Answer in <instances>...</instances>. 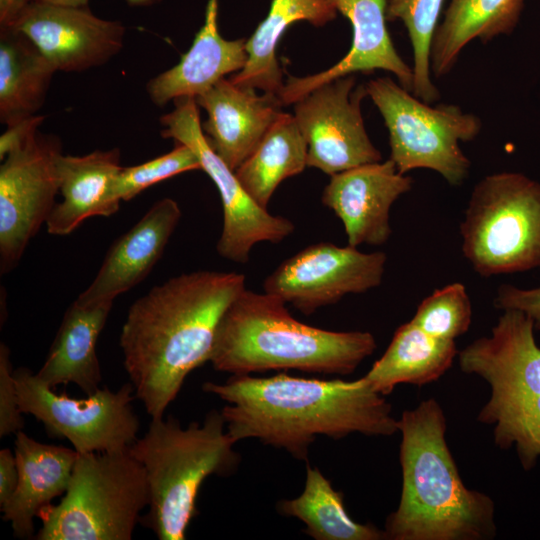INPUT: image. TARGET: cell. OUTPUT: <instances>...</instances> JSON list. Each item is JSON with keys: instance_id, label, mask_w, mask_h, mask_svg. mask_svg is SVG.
<instances>
[{"instance_id": "1", "label": "cell", "mask_w": 540, "mask_h": 540, "mask_svg": "<svg viewBox=\"0 0 540 540\" xmlns=\"http://www.w3.org/2000/svg\"><path fill=\"white\" fill-rule=\"evenodd\" d=\"M241 273L200 270L154 286L130 306L120 334L125 370L151 419L211 357L218 325L246 288Z\"/></svg>"}, {"instance_id": "2", "label": "cell", "mask_w": 540, "mask_h": 540, "mask_svg": "<svg viewBox=\"0 0 540 540\" xmlns=\"http://www.w3.org/2000/svg\"><path fill=\"white\" fill-rule=\"evenodd\" d=\"M205 392L228 404L221 411L236 443L257 439L306 460L316 437L334 440L352 433L391 436L398 420L383 395L361 377L354 381L232 375L224 383L205 382Z\"/></svg>"}, {"instance_id": "3", "label": "cell", "mask_w": 540, "mask_h": 540, "mask_svg": "<svg viewBox=\"0 0 540 540\" xmlns=\"http://www.w3.org/2000/svg\"><path fill=\"white\" fill-rule=\"evenodd\" d=\"M446 418L434 399L405 410L398 420L402 491L386 518L389 540H490L495 503L467 488L446 442Z\"/></svg>"}, {"instance_id": "4", "label": "cell", "mask_w": 540, "mask_h": 540, "mask_svg": "<svg viewBox=\"0 0 540 540\" xmlns=\"http://www.w3.org/2000/svg\"><path fill=\"white\" fill-rule=\"evenodd\" d=\"M272 294L244 289L224 313L209 362L250 375L270 370L348 375L377 348L370 332L330 331L304 324Z\"/></svg>"}, {"instance_id": "5", "label": "cell", "mask_w": 540, "mask_h": 540, "mask_svg": "<svg viewBox=\"0 0 540 540\" xmlns=\"http://www.w3.org/2000/svg\"><path fill=\"white\" fill-rule=\"evenodd\" d=\"M234 444L217 410L187 427L173 416L151 419L130 452L143 466L148 485L149 510L142 521L160 540L185 539L204 480L236 470L240 455Z\"/></svg>"}, {"instance_id": "6", "label": "cell", "mask_w": 540, "mask_h": 540, "mask_svg": "<svg viewBox=\"0 0 540 540\" xmlns=\"http://www.w3.org/2000/svg\"><path fill=\"white\" fill-rule=\"evenodd\" d=\"M534 330L528 315L506 309L489 336L458 352L461 371L482 378L491 389L478 421L492 427L499 448H516L525 470L540 457V347Z\"/></svg>"}, {"instance_id": "7", "label": "cell", "mask_w": 540, "mask_h": 540, "mask_svg": "<svg viewBox=\"0 0 540 540\" xmlns=\"http://www.w3.org/2000/svg\"><path fill=\"white\" fill-rule=\"evenodd\" d=\"M146 475L130 448L78 454L61 501L41 511L39 540H130L149 505Z\"/></svg>"}, {"instance_id": "8", "label": "cell", "mask_w": 540, "mask_h": 540, "mask_svg": "<svg viewBox=\"0 0 540 540\" xmlns=\"http://www.w3.org/2000/svg\"><path fill=\"white\" fill-rule=\"evenodd\" d=\"M462 252L484 277L540 267V183L518 172L485 176L460 225Z\"/></svg>"}, {"instance_id": "9", "label": "cell", "mask_w": 540, "mask_h": 540, "mask_svg": "<svg viewBox=\"0 0 540 540\" xmlns=\"http://www.w3.org/2000/svg\"><path fill=\"white\" fill-rule=\"evenodd\" d=\"M365 89L384 119L399 173L427 168L453 186L466 180L471 162L459 142L478 136V116L453 104L430 106L389 77L370 80Z\"/></svg>"}, {"instance_id": "10", "label": "cell", "mask_w": 540, "mask_h": 540, "mask_svg": "<svg viewBox=\"0 0 540 540\" xmlns=\"http://www.w3.org/2000/svg\"><path fill=\"white\" fill-rule=\"evenodd\" d=\"M14 378L23 414L42 422L51 436L67 439L78 454L126 450L138 439L131 382L116 391L99 388L79 399L57 394L25 367L14 370Z\"/></svg>"}, {"instance_id": "11", "label": "cell", "mask_w": 540, "mask_h": 540, "mask_svg": "<svg viewBox=\"0 0 540 540\" xmlns=\"http://www.w3.org/2000/svg\"><path fill=\"white\" fill-rule=\"evenodd\" d=\"M174 104V110L160 118L164 127L161 136L190 147L199 159L201 170L219 192L223 226L216 245L218 254L234 263L245 264L256 244H276L290 236L295 230L294 223L259 206L243 188L235 171L211 148L202 131L195 99L179 98Z\"/></svg>"}, {"instance_id": "12", "label": "cell", "mask_w": 540, "mask_h": 540, "mask_svg": "<svg viewBox=\"0 0 540 540\" xmlns=\"http://www.w3.org/2000/svg\"><path fill=\"white\" fill-rule=\"evenodd\" d=\"M61 143L36 131L0 166V272L13 270L52 211L59 193Z\"/></svg>"}, {"instance_id": "13", "label": "cell", "mask_w": 540, "mask_h": 540, "mask_svg": "<svg viewBox=\"0 0 540 540\" xmlns=\"http://www.w3.org/2000/svg\"><path fill=\"white\" fill-rule=\"evenodd\" d=\"M387 256L364 253L329 242L309 245L283 261L263 283L264 292L281 298L305 315L378 287Z\"/></svg>"}, {"instance_id": "14", "label": "cell", "mask_w": 540, "mask_h": 540, "mask_svg": "<svg viewBox=\"0 0 540 540\" xmlns=\"http://www.w3.org/2000/svg\"><path fill=\"white\" fill-rule=\"evenodd\" d=\"M365 96V85L356 86L351 74L314 88L294 103V117L307 142V166L331 176L382 160L364 126Z\"/></svg>"}, {"instance_id": "15", "label": "cell", "mask_w": 540, "mask_h": 540, "mask_svg": "<svg viewBox=\"0 0 540 540\" xmlns=\"http://www.w3.org/2000/svg\"><path fill=\"white\" fill-rule=\"evenodd\" d=\"M26 36L56 71L81 72L107 63L124 46L126 28L88 7L32 0L11 27Z\"/></svg>"}, {"instance_id": "16", "label": "cell", "mask_w": 540, "mask_h": 540, "mask_svg": "<svg viewBox=\"0 0 540 540\" xmlns=\"http://www.w3.org/2000/svg\"><path fill=\"white\" fill-rule=\"evenodd\" d=\"M412 183L389 158L331 175L322 203L342 221L348 245H382L392 232L391 206Z\"/></svg>"}, {"instance_id": "17", "label": "cell", "mask_w": 540, "mask_h": 540, "mask_svg": "<svg viewBox=\"0 0 540 540\" xmlns=\"http://www.w3.org/2000/svg\"><path fill=\"white\" fill-rule=\"evenodd\" d=\"M331 1L352 25L351 48L338 63L323 72L288 77L278 94L281 103H295L314 88L333 79L377 69L394 74L399 84L412 92V68L397 53L386 27V0Z\"/></svg>"}, {"instance_id": "18", "label": "cell", "mask_w": 540, "mask_h": 540, "mask_svg": "<svg viewBox=\"0 0 540 540\" xmlns=\"http://www.w3.org/2000/svg\"><path fill=\"white\" fill-rule=\"evenodd\" d=\"M195 101L207 112L202 131L216 154L235 171L282 113L276 94L258 95L223 78Z\"/></svg>"}, {"instance_id": "19", "label": "cell", "mask_w": 540, "mask_h": 540, "mask_svg": "<svg viewBox=\"0 0 540 540\" xmlns=\"http://www.w3.org/2000/svg\"><path fill=\"white\" fill-rule=\"evenodd\" d=\"M172 198L155 202L113 242L92 283L76 298L81 303L113 300L145 279L163 255L181 218Z\"/></svg>"}, {"instance_id": "20", "label": "cell", "mask_w": 540, "mask_h": 540, "mask_svg": "<svg viewBox=\"0 0 540 540\" xmlns=\"http://www.w3.org/2000/svg\"><path fill=\"white\" fill-rule=\"evenodd\" d=\"M121 168L117 148L82 156L61 152L56 169L62 201L54 205L46 220L48 233L65 236L90 217L116 213L120 200L114 194V182Z\"/></svg>"}, {"instance_id": "21", "label": "cell", "mask_w": 540, "mask_h": 540, "mask_svg": "<svg viewBox=\"0 0 540 540\" xmlns=\"http://www.w3.org/2000/svg\"><path fill=\"white\" fill-rule=\"evenodd\" d=\"M217 0H209L205 22L179 63L147 82L150 100L163 106L179 98H197L227 74L246 64V40H226L218 32Z\"/></svg>"}, {"instance_id": "22", "label": "cell", "mask_w": 540, "mask_h": 540, "mask_svg": "<svg viewBox=\"0 0 540 540\" xmlns=\"http://www.w3.org/2000/svg\"><path fill=\"white\" fill-rule=\"evenodd\" d=\"M14 453L18 485L1 511L16 537L30 539L34 535V518L65 493L78 453L75 449L38 442L22 430L16 433Z\"/></svg>"}, {"instance_id": "23", "label": "cell", "mask_w": 540, "mask_h": 540, "mask_svg": "<svg viewBox=\"0 0 540 540\" xmlns=\"http://www.w3.org/2000/svg\"><path fill=\"white\" fill-rule=\"evenodd\" d=\"M112 305L113 300H75L68 307L47 358L36 373L43 382L53 389L72 383L86 395L100 388L102 374L96 344Z\"/></svg>"}, {"instance_id": "24", "label": "cell", "mask_w": 540, "mask_h": 540, "mask_svg": "<svg viewBox=\"0 0 540 540\" xmlns=\"http://www.w3.org/2000/svg\"><path fill=\"white\" fill-rule=\"evenodd\" d=\"M458 352L455 341L435 338L409 321L397 328L384 354L362 378L383 396L399 384L423 386L448 371Z\"/></svg>"}, {"instance_id": "25", "label": "cell", "mask_w": 540, "mask_h": 540, "mask_svg": "<svg viewBox=\"0 0 540 540\" xmlns=\"http://www.w3.org/2000/svg\"><path fill=\"white\" fill-rule=\"evenodd\" d=\"M331 0H273L266 18L246 40L245 66L229 79L241 87L278 95L284 83L276 50L285 30L294 22L308 21L322 26L336 17Z\"/></svg>"}, {"instance_id": "26", "label": "cell", "mask_w": 540, "mask_h": 540, "mask_svg": "<svg viewBox=\"0 0 540 540\" xmlns=\"http://www.w3.org/2000/svg\"><path fill=\"white\" fill-rule=\"evenodd\" d=\"M524 0H451L437 25L430 46L435 77L449 73L462 49L472 40L483 42L509 34L518 22Z\"/></svg>"}, {"instance_id": "27", "label": "cell", "mask_w": 540, "mask_h": 540, "mask_svg": "<svg viewBox=\"0 0 540 540\" xmlns=\"http://www.w3.org/2000/svg\"><path fill=\"white\" fill-rule=\"evenodd\" d=\"M56 69L22 33L0 29V120L7 127L36 115Z\"/></svg>"}, {"instance_id": "28", "label": "cell", "mask_w": 540, "mask_h": 540, "mask_svg": "<svg viewBox=\"0 0 540 540\" xmlns=\"http://www.w3.org/2000/svg\"><path fill=\"white\" fill-rule=\"evenodd\" d=\"M307 154V142L295 117L281 113L235 174L249 196L267 209L279 184L303 172Z\"/></svg>"}, {"instance_id": "29", "label": "cell", "mask_w": 540, "mask_h": 540, "mask_svg": "<svg viewBox=\"0 0 540 540\" xmlns=\"http://www.w3.org/2000/svg\"><path fill=\"white\" fill-rule=\"evenodd\" d=\"M278 512L295 517L305 524L304 532L315 540H383L384 530L372 524L354 521L344 506V495L317 467H306L303 492L296 498L282 500Z\"/></svg>"}, {"instance_id": "30", "label": "cell", "mask_w": 540, "mask_h": 540, "mask_svg": "<svg viewBox=\"0 0 540 540\" xmlns=\"http://www.w3.org/2000/svg\"><path fill=\"white\" fill-rule=\"evenodd\" d=\"M444 0H388L387 20L399 19L405 25L413 50V87L415 97L431 104L439 91L431 80L430 46L438 25Z\"/></svg>"}, {"instance_id": "31", "label": "cell", "mask_w": 540, "mask_h": 540, "mask_svg": "<svg viewBox=\"0 0 540 540\" xmlns=\"http://www.w3.org/2000/svg\"><path fill=\"white\" fill-rule=\"evenodd\" d=\"M411 321L435 338L455 341L468 331L472 321L465 286L456 282L435 290L420 303Z\"/></svg>"}, {"instance_id": "32", "label": "cell", "mask_w": 540, "mask_h": 540, "mask_svg": "<svg viewBox=\"0 0 540 540\" xmlns=\"http://www.w3.org/2000/svg\"><path fill=\"white\" fill-rule=\"evenodd\" d=\"M201 169L195 152L176 143L170 152L145 163L122 167L114 182V194L121 201L133 199L146 188L178 174Z\"/></svg>"}, {"instance_id": "33", "label": "cell", "mask_w": 540, "mask_h": 540, "mask_svg": "<svg viewBox=\"0 0 540 540\" xmlns=\"http://www.w3.org/2000/svg\"><path fill=\"white\" fill-rule=\"evenodd\" d=\"M9 348L0 344V437L17 433L24 427Z\"/></svg>"}, {"instance_id": "34", "label": "cell", "mask_w": 540, "mask_h": 540, "mask_svg": "<svg viewBox=\"0 0 540 540\" xmlns=\"http://www.w3.org/2000/svg\"><path fill=\"white\" fill-rule=\"evenodd\" d=\"M494 305L498 309H515L524 312L534 322L535 329H540V286L520 289L513 285H501Z\"/></svg>"}, {"instance_id": "35", "label": "cell", "mask_w": 540, "mask_h": 540, "mask_svg": "<svg viewBox=\"0 0 540 540\" xmlns=\"http://www.w3.org/2000/svg\"><path fill=\"white\" fill-rule=\"evenodd\" d=\"M42 115H34L16 124L8 126L0 137V159L1 161L15 148L24 143L31 135L39 130V126L44 121Z\"/></svg>"}, {"instance_id": "36", "label": "cell", "mask_w": 540, "mask_h": 540, "mask_svg": "<svg viewBox=\"0 0 540 540\" xmlns=\"http://www.w3.org/2000/svg\"><path fill=\"white\" fill-rule=\"evenodd\" d=\"M19 479L18 465L15 453L8 448L0 450V507L3 506L15 492Z\"/></svg>"}, {"instance_id": "37", "label": "cell", "mask_w": 540, "mask_h": 540, "mask_svg": "<svg viewBox=\"0 0 540 540\" xmlns=\"http://www.w3.org/2000/svg\"><path fill=\"white\" fill-rule=\"evenodd\" d=\"M32 0H0V29L12 26L19 14Z\"/></svg>"}, {"instance_id": "38", "label": "cell", "mask_w": 540, "mask_h": 540, "mask_svg": "<svg viewBox=\"0 0 540 540\" xmlns=\"http://www.w3.org/2000/svg\"><path fill=\"white\" fill-rule=\"evenodd\" d=\"M48 4L69 6V7H87L89 0H36Z\"/></svg>"}, {"instance_id": "39", "label": "cell", "mask_w": 540, "mask_h": 540, "mask_svg": "<svg viewBox=\"0 0 540 540\" xmlns=\"http://www.w3.org/2000/svg\"><path fill=\"white\" fill-rule=\"evenodd\" d=\"M128 5L133 7H147L161 2L162 0H125Z\"/></svg>"}]
</instances>
